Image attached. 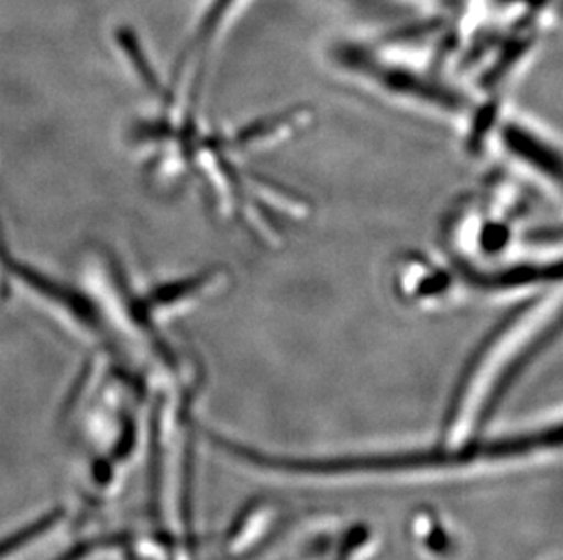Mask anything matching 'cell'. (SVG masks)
<instances>
[{
  "instance_id": "obj_1",
  "label": "cell",
  "mask_w": 563,
  "mask_h": 560,
  "mask_svg": "<svg viewBox=\"0 0 563 560\" xmlns=\"http://www.w3.org/2000/svg\"><path fill=\"white\" fill-rule=\"evenodd\" d=\"M212 443L240 462L254 466L277 475L303 479H352V477L410 475L432 471L463 470L467 466L495 464L529 457L537 449L559 445V435L551 437L548 428L531 429L526 434L507 435L498 439L467 440L457 446H427V448L390 449L376 453L345 455H279L251 448L219 435L208 434Z\"/></svg>"
}]
</instances>
